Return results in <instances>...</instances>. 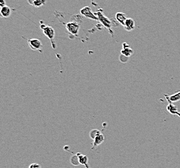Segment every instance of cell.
Here are the masks:
<instances>
[{"label": "cell", "mask_w": 180, "mask_h": 168, "mask_svg": "<svg viewBox=\"0 0 180 168\" xmlns=\"http://www.w3.org/2000/svg\"><path fill=\"white\" fill-rule=\"evenodd\" d=\"M11 13H12L11 8L8 6L2 7L1 10H0V14H1L2 17H8L9 16H11Z\"/></svg>", "instance_id": "30bf717a"}, {"label": "cell", "mask_w": 180, "mask_h": 168, "mask_svg": "<svg viewBox=\"0 0 180 168\" xmlns=\"http://www.w3.org/2000/svg\"><path fill=\"white\" fill-rule=\"evenodd\" d=\"M123 26H124V29L126 31H128V32L132 31L135 27V21L132 18H130V17H128V18L126 19V20L125 22V23H124V25Z\"/></svg>", "instance_id": "52a82bcc"}, {"label": "cell", "mask_w": 180, "mask_h": 168, "mask_svg": "<svg viewBox=\"0 0 180 168\" xmlns=\"http://www.w3.org/2000/svg\"><path fill=\"white\" fill-rule=\"evenodd\" d=\"M115 19L117 20V22L120 23L121 25H122L123 26L124 25L125 22L127 19L126 16L124 13L123 12H117L115 15Z\"/></svg>", "instance_id": "8fae6325"}, {"label": "cell", "mask_w": 180, "mask_h": 168, "mask_svg": "<svg viewBox=\"0 0 180 168\" xmlns=\"http://www.w3.org/2000/svg\"><path fill=\"white\" fill-rule=\"evenodd\" d=\"M93 0H91V2H92V3H93Z\"/></svg>", "instance_id": "ffe728a7"}, {"label": "cell", "mask_w": 180, "mask_h": 168, "mask_svg": "<svg viewBox=\"0 0 180 168\" xmlns=\"http://www.w3.org/2000/svg\"><path fill=\"white\" fill-rule=\"evenodd\" d=\"M93 147H91V149H95L96 147L100 145L102 143L104 142L105 141V137L102 133H100L99 135H98L95 139L93 140Z\"/></svg>", "instance_id": "9c48e42d"}, {"label": "cell", "mask_w": 180, "mask_h": 168, "mask_svg": "<svg viewBox=\"0 0 180 168\" xmlns=\"http://www.w3.org/2000/svg\"><path fill=\"white\" fill-rule=\"evenodd\" d=\"M100 133H101V132L99 129H92V130L90 131L89 135H90V138L92 140H94L98 135H99Z\"/></svg>", "instance_id": "9a60e30c"}, {"label": "cell", "mask_w": 180, "mask_h": 168, "mask_svg": "<svg viewBox=\"0 0 180 168\" xmlns=\"http://www.w3.org/2000/svg\"><path fill=\"white\" fill-rule=\"evenodd\" d=\"M121 53L122 55L130 58L134 54V50L130 48V47H128L123 48V49L121 51Z\"/></svg>", "instance_id": "5bb4252c"}, {"label": "cell", "mask_w": 180, "mask_h": 168, "mask_svg": "<svg viewBox=\"0 0 180 168\" xmlns=\"http://www.w3.org/2000/svg\"><path fill=\"white\" fill-rule=\"evenodd\" d=\"M165 97L166 98V99L169 100L170 102H172L173 103L179 102L180 100V91L176 93L175 94L172 95L165 94Z\"/></svg>", "instance_id": "7c38bea8"}, {"label": "cell", "mask_w": 180, "mask_h": 168, "mask_svg": "<svg viewBox=\"0 0 180 168\" xmlns=\"http://www.w3.org/2000/svg\"><path fill=\"white\" fill-rule=\"evenodd\" d=\"M95 14L98 17L99 21L102 25H103V26H105V28H106L109 30V32L111 34V36H113L114 33L112 32V29H111V27H112L111 21H110V20L108 18V17L105 16V15L103 14V11H102V9L98 10V11L97 12H95Z\"/></svg>", "instance_id": "6da1fadb"}, {"label": "cell", "mask_w": 180, "mask_h": 168, "mask_svg": "<svg viewBox=\"0 0 180 168\" xmlns=\"http://www.w3.org/2000/svg\"><path fill=\"white\" fill-rule=\"evenodd\" d=\"M70 162H71V164L72 165L75 166H78V165L80 164L79 159L78 156L76 155V154L75 155L71 156V158H70Z\"/></svg>", "instance_id": "2e32d148"}, {"label": "cell", "mask_w": 180, "mask_h": 168, "mask_svg": "<svg viewBox=\"0 0 180 168\" xmlns=\"http://www.w3.org/2000/svg\"><path fill=\"white\" fill-rule=\"evenodd\" d=\"M80 14L83 16L87 17V18H88V19L95 20V21H99L98 17L95 15V13H93L92 12L91 8L88 6H86V7L82 8V9L80 10Z\"/></svg>", "instance_id": "3957f363"}, {"label": "cell", "mask_w": 180, "mask_h": 168, "mask_svg": "<svg viewBox=\"0 0 180 168\" xmlns=\"http://www.w3.org/2000/svg\"><path fill=\"white\" fill-rule=\"evenodd\" d=\"M41 29L43 31V32L46 35L51 41V44L53 47L54 49L56 48V46L55 43V31L53 27H51L50 26H46L45 25H41Z\"/></svg>", "instance_id": "7a4b0ae2"}, {"label": "cell", "mask_w": 180, "mask_h": 168, "mask_svg": "<svg viewBox=\"0 0 180 168\" xmlns=\"http://www.w3.org/2000/svg\"><path fill=\"white\" fill-rule=\"evenodd\" d=\"M27 43L29 47L33 50H40L43 47L41 41L36 38L27 40Z\"/></svg>", "instance_id": "5b68a950"}, {"label": "cell", "mask_w": 180, "mask_h": 168, "mask_svg": "<svg viewBox=\"0 0 180 168\" xmlns=\"http://www.w3.org/2000/svg\"><path fill=\"white\" fill-rule=\"evenodd\" d=\"M119 60H120V61H121L122 63H126L127 61H128V60H129V58L121 54L119 56Z\"/></svg>", "instance_id": "e0dca14e"}, {"label": "cell", "mask_w": 180, "mask_h": 168, "mask_svg": "<svg viewBox=\"0 0 180 168\" xmlns=\"http://www.w3.org/2000/svg\"><path fill=\"white\" fill-rule=\"evenodd\" d=\"M0 6H1V7L6 6L5 0H0Z\"/></svg>", "instance_id": "d6986e66"}, {"label": "cell", "mask_w": 180, "mask_h": 168, "mask_svg": "<svg viewBox=\"0 0 180 168\" xmlns=\"http://www.w3.org/2000/svg\"><path fill=\"white\" fill-rule=\"evenodd\" d=\"M29 168H41V166L39 164L33 163V164H31L29 166Z\"/></svg>", "instance_id": "ac0fdd59"}, {"label": "cell", "mask_w": 180, "mask_h": 168, "mask_svg": "<svg viewBox=\"0 0 180 168\" xmlns=\"http://www.w3.org/2000/svg\"><path fill=\"white\" fill-rule=\"evenodd\" d=\"M76 155L78 156V157H79L80 164L84 166L85 168H90V167L89 166V164H88V158L86 155H82L80 153H77Z\"/></svg>", "instance_id": "ba28073f"}, {"label": "cell", "mask_w": 180, "mask_h": 168, "mask_svg": "<svg viewBox=\"0 0 180 168\" xmlns=\"http://www.w3.org/2000/svg\"><path fill=\"white\" fill-rule=\"evenodd\" d=\"M28 3L35 7H40L46 4V0H27Z\"/></svg>", "instance_id": "4fadbf2b"}, {"label": "cell", "mask_w": 180, "mask_h": 168, "mask_svg": "<svg viewBox=\"0 0 180 168\" xmlns=\"http://www.w3.org/2000/svg\"><path fill=\"white\" fill-rule=\"evenodd\" d=\"M168 103V105L167 106V110L173 115H176L178 116L180 118V113L178 111V107L176 105H175L173 102H170L169 100L166 99Z\"/></svg>", "instance_id": "8992f818"}, {"label": "cell", "mask_w": 180, "mask_h": 168, "mask_svg": "<svg viewBox=\"0 0 180 168\" xmlns=\"http://www.w3.org/2000/svg\"><path fill=\"white\" fill-rule=\"evenodd\" d=\"M66 27L68 32L73 36H77L80 29V25L76 22H69L66 25Z\"/></svg>", "instance_id": "277c9868"}]
</instances>
